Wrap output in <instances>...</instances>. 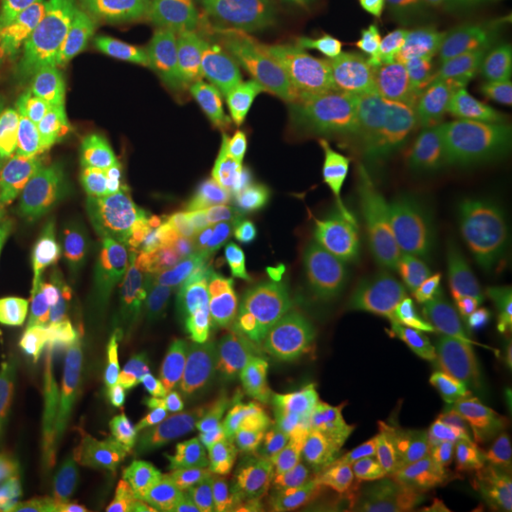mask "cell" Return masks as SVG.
Masks as SVG:
<instances>
[{
	"instance_id": "1",
	"label": "cell",
	"mask_w": 512,
	"mask_h": 512,
	"mask_svg": "<svg viewBox=\"0 0 512 512\" xmlns=\"http://www.w3.org/2000/svg\"><path fill=\"white\" fill-rule=\"evenodd\" d=\"M154 14L152 0L93 2L86 35L46 90L33 143L40 158L65 154L88 133H114L116 112Z\"/></svg>"
},
{
	"instance_id": "2",
	"label": "cell",
	"mask_w": 512,
	"mask_h": 512,
	"mask_svg": "<svg viewBox=\"0 0 512 512\" xmlns=\"http://www.w3.org/2000/svg\"><path fill=\"white\" fill-rule=\"evenodd\" d=\"M173 421L186 456L203 476H222L253 494L270 446L298 431L251 382L200 395L177 393Z\"/></svg>"
},
{
	"instance_id": "3",
	"label": "cell",
	"mask_w": 512,
	"mask_h": 512,
	"mask_svg": "<svg viewBox=\"0 0 512 512\" xmlns=\"http://www.w3.org/2000/svg\"><path fill=\"white\" fill-rule=\"evenodd\" d=\"M137 378L122 330H86L40 385L38 427L52 439L74 440L128 399Z\"/></svg>"
},
{
	"instance_id": "4",
	"label": "cell",
	"mask_w": 512,
	"mask_h": 512,
	"mask_svg": "<svg viewBox=\"0 0 512 512\" xmlns=\"http://www.w3.org/2000/svg\"><path fill=\"white\" fill-rule=\"evenodd\" d=\"M403 141L425 171L448 192L484 164L473 122L423 73H404Z\"/></svg>"
},
{
	"instance_id": "5",
	"label": "cell",
	"mask_w": 512,
	"mask_h": 512,
	"mask_svg": "<svg viewBox=\"0 0 512 512\" xmlns=\"http://www.w3.org/2000/svg\"><path fill=\"white\" fill-rule=\"evenodd\" d=\"M298 135L344 179H365L366 169L355 124L353 65L319 55L304 74L293 99Z\"/></svg>"
},
{
	"instance_id": "6",
	"label": "cell",
	"mask_w": 512,
	"mask_h": 512,
	"mask_svg": "<svg viewBox=\"0 0 512 512\" xmlns=\"http://www.w3.org/2000/svg\"><path fill=\"white\" fill-rule=\"evenodd\" d=\"M427 54L512 63V0H397Z\"/></svg>"
},
{
	"instance_id": "7",
	"label": "cell",
	"mask_w": 512,
	"mask_h": 512,
	"mask_svg": "<svg viewBox=\"0 0 512 512\" xmlns=\"http://www.w3.org/2000/svg\"><path fill=\"white\" fill-rule=\"evenodd\" d=\"M293 35L311 52L353 67L391 63L403 46L387 0H302Z\"/></svg>"
},
{
	"instance_id": "8",
	"label": "cell",
	"mask_w": 512,
	"mask_h": 512,
	"mask_svg": "<svg viewBox=\"0 0 512 512\" xmlns=\"http://www.w3.org/2000/svg\"><path fill=\"white\" fill-rule=\"evenodd\" d=\"M92 14V0H78L0 57V116L35 107L86 35Z\"/></svg>"
},
{
	"instance_id": "9",
	"label": "cell",
	"mask_w": 512,
	"mask_h": 512,
	"mask_svg": "<svg viewBox=\"0 0 512 512\" xmlns=\"http://www.w3.org/2000/svg\"><path fill=\"white\" fill-rule=\"evenodd\" d=\"M86 332L78 311L31 308L19 315L0 342V410L10 414L44 384L57 359Z\"/></svg>"
},
{
	"instance_id": "10",
	"label": "cell",
	"mask_w": 512,
	"mask_h": 512,
	"mask_svg": "<svg viewBox=\"0 0 512 512\" xmlns=\"http://www.w3.org/2000/svg\"><path fill=\"white\" fill-rule=\"evenodd\" d=\"M302 0H158L183 37L219 46L260 44L293 35Z\"/></svg>"
},
{
	"instance_id": "11",
	"label": "cell",
	"mask_w": 512,
	"mask_h": 512,
	"mask_svg": "<svg viewBox=\"0 0 512 512\" xmlns=\"http://www.w3.org/2000/svg\"><path fill=\"white\" fill-rule=\"evenodd\" d=\"M420 69L512 164V82L492 65L461 57L423 54Z\"/></svg>"
},
{
	"instance_id": "12",
	"label": "cell",
	"mask_w": 512,
	"mask_h": 512,
	"mask_svg": "<svg viewBox=\"0 0 512 512\" xmlns=\"http://www.w3.org/2000/svg\"><path fill=\"white\" fill-rule=\"evenodd\" d=\"M355 124L370 173L403 160L404 74L391 63L353 67Z\"/></svg>"
},
{
	"instance_id": "13",
	"label": "cell",
	"mask_w": 512,
	"mask_h": 512,
	"mask_svg": "<svg viewBox=\"0 0 512 512\" xmlns=\"http://www.w3.org/2000/svg\"><path fill=\"white\" fill-rule=\"evenodd\" d=\"M190 59V46L169 21L152 16L147 38L114 118V133L129 131L175 92Z\"/></svg>"
},
{
	"instance_id": "14",
	"label": "cell",
	"mask_w": 512,
	"mask_h": 512,
	"mask_svg": "<svg viewBox=\"0 0 512 512\" xmlns=\"http://www.w3.org/2000/svg\"><path fill=\"white\" fill-rule=\"evenodd\" d=\"M59 181L101 213L129 211L131 169L126 150L112 131L80 137L63 154Z\"/></svg>"
},
{
	"instance_id": "15",
	"label": "cell",
	"mask_w": 512,
	"mask_h": 512,
	"mask_svg": "<svg viewBox=\"0 0 512 512\" xmlns=\"http://www.w3.org/2000/svg\"><path fill=\"white\" fill-rule=\"evenodd\" d=\"M378 175L385 194L427 251L440 258L459 255L465 241L448 224L439 181L429 171L399 160Z\"/></svg>"
},
{
	"instance_id": "16",
	"label": "cell",
	"mask_w": 512,
	"mask_h": 512,
	"mask_svg": "<svg viewBox=\"0 0 512 512\" xmlns=\"http://www.w3.org/2000/svg\"><path fill=\"white\" fill-rule=\"evenodd\" d=\"M164 334H188L213 340L236 321L217 283L196 268L167 275L162 287Z\"/></svg>"
},
{
	"instance_id": "17",
	"label": "cell",
	"mask_w": 512,
	"mask_h": 512,
	"mask_svg": "<svg viewBox=\"0 0 512 512\" xmlns=\"http://www.w3.org/2000/svg\"><path fill=\"white\" fill-rule=\"evenodd\" d=\"M88 302L124 281L141 262L129 211L103 213L74 249Z\"/></svg>"
},
{
	"instance_id": "18",
	"label": "cell",
	"mask_w": 512,
	"mask_h": 512,
	"mask_svg": "<svg viewBox=\"0 0 512 512\" xmlns=\"http://www.w3.org/2000/svg\"><path fill=\"white\" fill-rule=\"evenodd\" d=\"M456 270H444V287L439 306L425 336V357L463 389L482 349L486 332L469 315L459 310L454 298Z\"/></svg>"
},
{
	"instance_id": "19",
	"label": "cell",
	"mask_w": 512,
	"mask_h": 512,
	"mask_svg": "<svg viewBox=\"0 0 512 512\" xmlns=\"http://www.w3.org/2000/svg\"><path fill=\"white\" fill-rule=\"evenodd\" d=\"M188 90L196 101L220 114L298 133L293 101L283 95L217 73L194 74Z\"/></svg>"
},
{
	"instance_id": "20",
	"label": "cell",
	"mask_w": 512,
	"mask_h": 512,
	"mask_svg": "<svg viewBox=\"0 0 512 512\" xmlns=\"http://www.w3.org/2000/svg\"><path fill=\"white\" fill-rule=\"evenodd\" d=\"M454 209L463 241L480 253L494 234L501 213L512 196V164L501 160L482 164L463 177L454 190Z\"/></svg>"
},
{
	"instance_id": "21",
	"label": "cell",
	"mask_w": 512,
	"mask_h": 512,
	"mask_svg": "<svg viewBox=\"0 0 512 512\" xmlns=\"http://www.w3.org/2000/svg\"><path fill=\"white\" fill-rule=\"evenodd\" d=\"M463 401V389L427 357L404 363L393 376L382 399L372 410V423L410 420L440 408H454Z\"/></svg>"
},
{
	"instance_id": "22",
	"label": "cell",
	"mask_w": 512,
	"mask_h": 512,
	"mask_svg": "<svg viewBox=\"0 0 512 512\" xmlns=\"http://www.w3.org/2000/svg\"><path fill=\"white\" fill-rule=\"evenodd\" d=\"M38 236L37 222L29 217H12L0 228L2 317L21 315L33 302Z\"/></svg>"
},
{
	"instance_id": "23",
	"label": "cell",
	"mask_w": 512,
	"mask_h": 512,
	"mask_svg": "<svg viewBox=\"0 0 512 512\" xmlns=\"http://www.w3.org/2000/svg\"><path fill=\"white\" fill-rule=\"evenodd\" d=\"M38 232L33 308L50 313L86 308L90 302L84 293L74 249L44 228H38Z\"/></svg>"
},
{
	"instance_id": "24",
	"label": "cell",
	"mask_w": 512,
	"mask_h": 512,
	"mask_svg": "<svg viewBox=\"0 0 512 512\" xmlns=\"http://www.w3.org/2000/svg\"><path fill=\"white\" fill-rule=\"evenodd\" d=\"M128 512H173L177 503V469L154 442L135 446L124 463Z\"/></svg>"
},
{
	"instance_id": "25",
	"label": "cell",
	"mask_w": 512,
	"mask_h": 512,
	"mask_svg": "<svg viewBox=\"0 0 512 512\" xmlns=\"http://www.w3.org/2000/svg\"><path fill=\"white\" fill-rule=\"evenodd\" d=\"M101 215L92 202L67 190L59 179L48 184L33 205V220L38 228L52 232L71 249L86 238Z\"/></svg>"
},
{
	"instance_id": "26",
	"label": "cell",
	"mask_w": 512,
	"mask_h": 512,
	"mask_svg": "<svg viewBox=\"0 0 512 512\" xmlns=\"http://www.w3.org/2000/svg\"><path fill=\"white\" fill-rule=\"evenodd\" d=\"M162 366L177 393L200 395L215 389V357L209 340L188 334H167Z\"/></svg>"
},
{
	"instance_id": "27",
	"label": "cell",
	"mask_w": 512,
	"mask_h": 512,
	"mask_svg": "<svg viewBox=\"0 0 512 512\" xmlns=\"http://www.w3.org/2000/svg\"><path fill=\"white\" fill-rule=\"evenodd\" d=\"M122 495L110 475V448L97 440L67 495L65 512H120Z\"/></svg>"
},
{
	"instance_id": "28",
	"label": "cell",
	"mask_w": 512,
	"mask_h": 512,
	"mask_svg": "<svg viewBox=\"0 0 512 512\" xmlns=\"http://www.w3.org/2000/svg\"><path fill=\"white\" fill-rule=\"evenodd\" d=\"M416 448L423 452L439 444H469L476 446L486 439L488 425L473 414H463L450 408L429 410L408 420Z\"/></svg>"
},
{
	"instance_id": "29",
	"label": "cell",
	"mask_w": 512,
	"mask_h": 512,
	"mask_svg": "<svg viewBox=\"0 0 512 512\" xmlns=\"http://www.w3.org/2000/svg\"><path fill=\"white\" fill-rule=\"evenodd\" d=\"M475 446L469 444H439L425 450V463L420 480L410 495V501L427 507L440 495L450 490V486L458 480L463 469L467 467L469 454Z\"/></svg>"
},
{
	"instance_id": "30",
	"label": "cell",
	"mask_w": 512,
	"mask_h": 512,
	"mask_svg": "<svg viewBox=\"0 0 512 512\" xmlns=\"http://www.w3.org/2000/svg\"><path fill=\"white\" fill-rule=\"evenodd\" d=\"M78 0H4L0 16V57L18 48L42 23Z\"/></svg>"
},
{
	"instance_id": "31",
	"label": "cell",
	"mask_w": 512,
	"mask_h": 512,
	"mask_svg": "<svg viewBox=\"0 0 512 512\" xmlns=\"http://www.w3.org/2000/svg\"><path fill=\"white\" fill-rule=\"evenodd\" d=\"M332 440L353 461L359 473L385 476L393 469L391 459L378 439L372 423L351 425Z\"/></svg>"
},
{
	"instance_id": "32",
	"label": "cell",
	"mask_w": 512,
	"mask_h": 512,
	"mask_svg": "<svg viewBox=\"0 0 512 512\" xmlns=\"http://www.w3.org/2000/svg\"><path fill=\"white\" fill-rule=\"evenodd\" d=\"M298 431H294L291 435L279 437L274 444L270 446V450L266 452V458L262 461L260 473L256 478L255 492L274 499L283 490V486L287 484L289 476L293 475L294 469L308 458L302 448L298 446Z\"/></svg>"
},
{
	"instance_id": "33",
	"label": "cell",
	"mask_w": 512,
	"mask_h": 512,
	"mask_svg": "<svg viewBox=\"0 0 512 512\" xmlns=\"http://www.w3.org/2000/svg\"><path fill=\"white\" fill-rule=\"evenodd\" d=\"M467 395L476 420L484 425L509 423L512 421V368L503 366Z\"/></svg>"
},
{
	"instance_id": "34",
	"label": "cell",
	"mask_w": 512,
	"mask_h": 512,
	"mask_svg": "<svg viewBox=\"0 0 512 512\" xmlns=\"http://www.w3.org/2000/svg\"><path fill=\"white\" fill-rule=\"evenodd\" d=\"M495 283L492 268L478 260L473 262L467 274L456 275L454 298L459 310L469 315L478 325L486 323L488 311L494 302Z\"/></svg>"
},
{
	"instance_id": "35",
	"label": "cell",
	"mask_w": 512,
	"mask_h": 512,
	"mask_svg": "<svg viewBox=\"0 0 512 512\" xmlns=\"http://www.w3.org/2000/svg\"><path fill=\"white\" fill-rule=\"evenodd\" d=\"M469 475L488 488L503 486L512 476L511 450L494 439L480 440L469 454Z\"/></svg>"
},
{
	"instance_id": "36",
	"label": "cell",
	"mask_w": 512,
	"mask_h": 512,
	"mask_svg": "<svg viewBox=\"0 0 512 512\" xmlns=\"http://www.w3.org/2000/svg\"><path fill=\"white\" fill-rule=\"evenodd\" d=\"M211 342L215 357V389H224L239 382H251L243 368V332L238 323L220 332Z\"/></svg>"
},
{
	"instance_id": "37",
	"label": "cell",
	"mask_w": 512,
	"mask_h": 512,
	"mask_svg": "<svg viewBox=\"0 0 512 512\" xmlns=\"http://www.w3.org/2000/svg\"><path fill=\"white\" fill-rule=\"evenodd\" d=\"M313 467L323 495L346 494L353 478L359 475L353 461L336 446L334 440L323 444V448L313 454Z\"/></svg>"
},
{
	"instance_id": "38",
	"label": "cell",
	"mask_w": 512,
	"mask_h": 512,
	"mask_svg": "<svg viewBox=\"0 0 512 512\" xmlns=\"http://www.w3.org/2000/svg\"><path fill=\"white\" fill-rule=\"evenodd\" d=\"M198 512H258L253 492L222 476H205Z\"/></svg>"
},
{
	"instance_id": "39",
	"label": "cell",
	"mask_w": 512,
	"mask_h": 512,
	"mask_svg": "<svg viewBox=\"0 0 512 512\" xmlns=\"http://www.w3.org/2000/svg\"><path fill=\"white\" fill-rule=\"evenodd\" d=\"M346 495L359 512H378L380 509H384L387 503H391L385 476L359 473L349 484Z\"/></svg>"
},
{
	"instance_id": "40",
	"label": "cell",
	"mask_w": 512,
	"mask_h": 512,
	"mask_svg": "<svg viewBox=\"0 0 512 512\" xmlns=\"http://www.w3.org/2000/svg\"><path fill=\"white\" fill-rule=\"evenodd\" d=\"M372 425L393 467L399 465L404 459L414 456L416 452H420L412 439L408 420L384 421V423H372Z\"/></svg>"
},
{
	"instance_id": "41",
	"label": "cell",
	"mask_w": 512,
	"mask_h": 512,
	"mask_svg": "<svg viewBox=\"0 0 512 512\" xmlns=\"http://www.w3.org/2000/svg\"><path fill=\"white\" fill-rule=\"evenodd\" d=\"M27 446L19 439L18 435L12 433L10 423L0 431V507L6 497V492L14 478L18 475L23 459H25Z\"/></svg>"
},
{
	"instance_id": "42",
	"label": "cell",
	"mask_w": 512,
	"mask_h": 512,
	"mask_svg": "<svg viewBox=\"0 0 512 512\" xmlns=\"http://www.w3.org/2000/svg\"><path fill=\"white\" fill-rule=\"evenodd\" d=\"M503 366H505L503 344L499 342V338L494 334H486L482 349L476 357L475 366H473V370H471V374L465 382V387H463V393L473 391L476 385H480L484 380H488L490 376H494L495 372L501 370Z\"/></svg>"
},
{
	"instance_id": "43",
	"label": "cell",
	"mask_w": 512,
	"mask_h": 512,
	"mask_svg": "<svg viewBox=\"0 0 512 512\" xmlns=\"http://www.w3.org/2000/svg\"><path fill=\"white\" fill-rule=\"evenodd\" d=\"M450 512H490L484 497L467 484H459L450 494Z\"/></svg>"
},
{
	"instance_id": "44",
	"label": "cell",
	"mask_w": 512,
	"mask_h": 512,
	"mask_svg": "<svg viewBox=\"0 0 512 512\" xmlns=\"http://www.w3.org/2000/svg\"><path fill=\"white\" fill-rule=\"evenodd\" d=\"M423 507L412 503V501H391L387 503L384 509H380L378 512H421Z\"/></svg>"
},
{
	"instance_id": "45",
	"label": "cell",
	"mask_w": 512,
	"mask_h": 512,
	"mask_svg": "<svg viewBox=\"0 0 512 512\" xmlns=\"http://www.w3.org/2000/svg\"><path fill=\"white\" fill-rule=\"evenodd\" d=\"M272 509H274V499L262 497V501L258 505V512H272Z\"/></svg>"
},
{
	"instance_id": "46",
	"label": "cell",
	"mask_w": 512,
	"mask_h": 512,
	"mask_svg": "<svg viewBox=\"0 0 512 512\" xmlns=\"http://www.w3.org/2000/svg\"><path fill=\"white\" fill-rule=\"evenodd\" d=\"M6 215H8V207H6V203L0 202V228H2V224L6 222Z\"/></svg>"
},
{
	"instance_id": "47",
	"label": "cell",
	"mask_w": 512,
	"mask_h": 512,
	"mask_svg": "<svg viewBox=\"0 0 512 512\" xmlns=\"http://www.w3.org/2000/svg\"><path fill=\"white\" fill-rule=\"evenodd\" d=\"M8 423H10V421H8V414L0 410V431H2V429H4Z\"/></svg>"
}]
</instances>
